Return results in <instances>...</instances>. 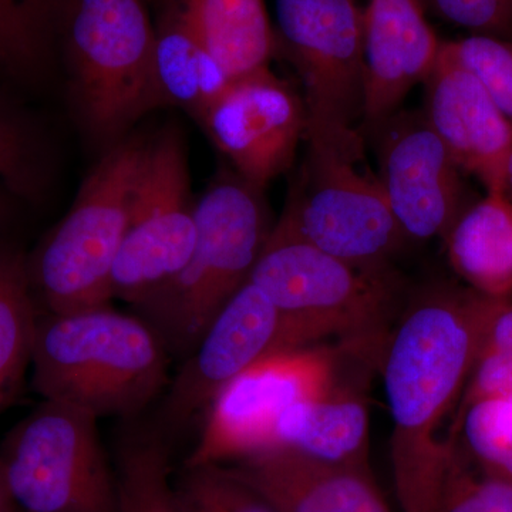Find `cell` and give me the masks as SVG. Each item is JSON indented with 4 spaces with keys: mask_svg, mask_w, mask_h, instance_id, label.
<instances>
[{
    "mask_svg": "<svg viewBox=\"0 0 512 512\" xmlns=\"http://www.w3.org/2000/svg\"><path fill=\"white\" fill-rule=\"evenodd\" d=\"M507 301V299H505ZM501 301L473 289L421 296L387 336L382 375L393 431L390 458L402 512H433L458 440L440 439L456 412L485 330Z\"/></svg>",
    "mask_w": 512,
    "mask_h": 512,
    "instance_id": "6da1fadb",
    "label": "cell"
},
{
    "mask_svg": "<svg viewBox=\"0 0 512 512\" xmlns=\"http://www.w3.org/2000/svg\"><path fill=\"white\" fill-rule=\"evenodd\" d=\"M168 353L147 320L110 305L39 313L32 387L97 417H133L168 386Z\"/></svg>",
    "mask_w": 512,
    "mask_h": 512,
    "instance_id": "7a4b0ae2",
    "label": "cell"
},
{
    "mask_svg": "<svg viewBox=\"0 0 512 512\" xmlns=\"http://www.w3.org/2000/svg\"><path fill=\"white\" fill-rule=\"evenodd\" d=\"M197 239L187 265L137 308L168 353L187 356L222 306L249 281L272 227L262 190L237 174L195 202Z\"/></svg>",
    "mask_w": 512,
    "mask_h": 512,
    "instance_id": "3957f363",
    "label": "cell"
},
{
    "mask_svg": "<svg viewBox=\"0 0 512 512\" xmlns=\"http://www.w3.org/2000/svg\"><path fill=\"white\" fill-rule=\"evenodd\" d=\"M249 281L281 319L282 350L340 338L370 350L383 342L394 291L383 268L342 261L306 244L275 222Z\"/></svg>",
    "mask_w": 512,
    "mask_h": 512,
    "instance_id": "277c9868",
    "label": "cell"
},
{
    "mask_svg": "<svg viewBox=\"0 0 512 512\" xmlns=\"http://www.w3.org/2000/svg\"><path fill=\"white\" fill-rule=\"evenodd\" d=\"M147 148L141 137L114 144L84 180L66 217L28 256L39 313L66 315L110 305L111 274Z\"/></svg>",
    "mask_w": 512,
    "mask_h": 512,
    "instance_id": "5b68a950",
    "label": "cell"
},
{
    "mask_svg": "<svg viewBox=\"0 0 512 512\" xmlns=\"http://www.w3.org/2000/svg\"><path fill=\"white\" fill-rule=\"evenodd\" d=\"M147 0H69L66 46L80 116L97 140L117 144L156 110V26Z\"/></svg>",
    "mask_w": 512,
    "mask_h": 512,
    "instance_id": "8992f818",
    "label": "cell"
},
{
    "mask_svg": "<svg viewBox=\"0 0 512 512\" xmlns=\"http://www.w3.org/2000/svg\"><path fill=\"white\" fill-rule=\"evenodd\" d=\"M306 156L278 224L312 247L365 268H383L406 235L379 177L363 170V138H306Z\"/></svg>",
    "mask_w": 512,
    "mask_h": 512,
    "instance_id": "52a82bcc",
    "label": "cell"
},
{
    "mask_svg": "<svg viewBox=\"0 0 512 512\" xmlns=\"http://www.w3.org/2000/svg\"><path fill=\"white\" fill-rule=\"evenodd\" d=\"M97 417L43 400L0 444V473L20 512H120Z\"/></svg>",
    "mask_w": 512,
    "mask_h": 512,
    "instance_id": "ba28073f",
    "label": "cell"
},
{
    "mask_svg": "<svg viewBox=\"0 0 512 512\" xmlns=\"http://www.w3.org/2000/svg\"><path fill=\"white\" fill-rule=\"evenodd\" d=\"M276 47L299 74L308 114L305 138L362 136L365 33L359 0H275Z\"/></svg>",
    "mask_w": 512,
    "mask_h": 512,
    "instance_id": "9c48e42d",
    "label": "cell"
},
{
    "mask_svg": "<svg viewBox=\"0 0 512 512\" xmlns=\"http://www.w3.org/2000/svg\"><path fill=\"white\" fill-rule=\"evenodd\" d=\"M197 239L184 137L163 128L148 140L130 221L113 274V298L138 305L190 261Z\"/></svg>",
    "mask_w": 512,
    "mask_h": 512,
    "instance_id": "30bf717a",
    "label": "cell"
},
{
    "mask_svg": "<svg viewBox=\"0 0 512 512\" xmlns=\"http://www.w3.org/2000/svg\"><path fill=\"white\" fill-rule=\"evenodd\" d=\"M338 350H282L262 357L212 400L185 467L224 466L266 450L286 410L338 386Z\"/></svg>",
    "mask_w": 512,
    "mask_h": 512,
    "instance_id": "8fae6325",
    "label": "cell"
},
{
    "mask_svg": "<svg viewBox=\"0 0 512 512\" xmlns=\"http://www.w3.org/2000/svg\"><path fill=\"white\" fill-rule=\"evenodd\" d=\"M198 123L235 174L264 190L292 167L308 114L302 94L266 67L232 80Z\"/></svg>",
    "mask_w": 512,
    "mask_h": 512,
    "instance_id": "7c38bea8",
    "label": "cell"
},
{
    "mask_svg": "<svg viewBox=\"0 0 512 512\" xmlns=\"http://www.w3.org/2000/svg\"><path fill=\"white\" fill-rule=\"evenodd\" d=\"M379 177L406 238L446 237L461 215L460 167L424 114L397 111L373 130Z\"/></svg>",
    "mask_w": 512,
    "mask_h": 512,
    "instance_id": "4fadbf2b",
    "label": "cell"
},
{
    "mask_svg": "<svg viewBox=\"0 0 512 512\" xmlns=\"http://www.w3.org/2000/svg\"><path fill=\"white\" fill-rule=\"evenodd\" d=\"M282 352L281 319L264 292L248 281L239 288L184 357L168 383L167 429L181 430L235 377L271 353Z\"/></svg>",
    "mask_w": 512,
    "mask_h": 512,
    "instance_id": "5bb4252c",
    "label": "cell"
},
{
    "mask_svg": "<svg viewBox=\"0 0 512 512\" xmlns=\"http://www.w3.org/2000/svg\"><path fill=\"white\" fill-rule=\"evenodd\" d=\"M424 84V117L460 170L478 178L487 192H505L512 123L480 77L443 42Z\"/></svg>",
    "mask_w": 512,
    "mask_h": 512,
    "instance_id": "9a60e30c",
    "label": "cell"
},
{
    "mask_svg": "<svg viewBox=\"0 0 512 512\" xmlns=\"http://www.w3.org/2000/svg\"><path fill=\"white\" fill-rule=\"evenodd\" d=\"M365 33L366 94L362 124L375 130L426 82L441 40L423 0H359Z\"/></svg>",
    "mask_w": 512,
    "mask_h": 512,
    "instance_id": "2e32d148",
    "label": "cell"
},
{
    "mask_svg": "<svg viewBox=\"0 0 512 512\" xmlns=\"http://www.w3.org/2000/svg\"><path fill=\"white\" fill-rule=\"evenodd\" d=\"M225 468L261 494L276 512H393L369 467L268 448Z\"/></svg>",
    "mask_w": 512,
    "mask_h": 512,
    "instance_id": "e0dca14e",
    "label": "cell"
},
{
    "mask_svg": "<svg viewBox=\"0 0 512 512\" xmlns=\"http://www.w3.org/2000/svg\"><path fill=\"white\" fill-rule=\"evenodd\" d=\"M369 429L365 400L338 384L286 410L275 424L268 448H288L329 463L369 467Z\"/></svg>",
    "mask_w": 512,
    "mask_h": 512,
    "instance_id": "ac0fdd59",
    "label": "cell"
},
{
    "mask_svg": "<svg viewBox=\"0 0 512 512\" xmlns=\"http://www.w3.org/2000/svg\"><path fill=\"white\" fill-rule=\"evenodd\" d=\"M446 241L450 264L468 288L485 298H511L512 201L505 192H487L461 212Z\"/></svg>",
    "mask_w": 512,
    "mask_h": 512,
    "instance_id": "d6986e66",
    "label": "cell"
},
{
    "mask_svg": "<svg viewBox=\"0 0 512 512\" xmlns=\"http://www.w3.org/2000/svg\"><path fill=\"white\" fill-rule=\"evenodd\" d=\"M175 8L231 79L269 67L276 39L265 0H178Z\"/></svg>",
    "mask_w": 512,
    "mask_h": 512,
    "instance_id": "ffe728a7",
    "label": "cell"
},
{
    "mask_svg": "<svg viewBox=\"0 0 512 512\" xmlns=\"http://www.w3.org/2000/svg\"><path fill=\"white\" fill-rule=\"evenodd\" d=\"M156 107H177L200 121L232 82L181 19L177 8L156 28L153 62Z\"/></svg>",
    "mask_w": 512,
    "mask_h": 512,
    "instance_id": "44dd1931",
    "label": "cell"
},
{
    "mask_svg": "<svg viewBox=\"0 0 512 512\" xmlns=\"http://www.w3.org/2000/svg\"><path fill=\"white\" fill-rule=\"evenodd\" d=\"M37 311L28 255L0 241V414L19 399L32 365Z\"/></svg>",
    "mask_w": 512,
    "mask_h": 512,
    "instance_id": "7402d4cb",
    "label": "cell"
},
{
    "mask_svg": "<svg viewBox=\"0 0 512 512\" xmlns=\"http://www.w3.org/2000/svg\"><path fill=\"white\" fill-rule=\"evenodd\" d=\"M120 512H187L170 478V456L163 436L136 433L121 443L117 456Z\"/></svg>",
    "mask_w": 512,
    "mask_h": 512,
    "instance_id": "603a6c76",
    "label": "cell"
},
{
    "mask_svg": "<svg viewBox=\"0 0 512 512\" xmlns=\"http://www.w3.org/2000/svg\"><path fill=\"white\" fill-rule=\"evenodd\" d=\"M481 471L512 481V394L471 404L448 433Z\"/></svg>",
    "mask_w": 512,
    "mask_h": 512,
    "instance_id": "cb8c5ba5",
    "label": "cell"
},
{
    "mask_svg": "<svg viewBox=\"0 0 512 512\" xmlns=\"http://www.w3.org/2000/svg\"><path fill=\"white\" fill-rule=\"evenodd\" d=\"M0 181L15 197L36 201L45 187L43 141L25 111L0 96Z\"/></svg>",
    "mask_w": 512,
    "mask_h": 512,
    "instance_id": "d4e9b609",
    "label": "cell"
},
{
    "mask_svg": "<svg viewBox=\"0 0 512 512\" xmlns=\"http://www.w3.org/2000/svg\"><path fill=\"white\" fill-rule=\"evenodd\" d=\"M47 45L39 12L29 0H0V73L15 82H43Z\"/></svg>",
    "mask_w": 512,
    "mask_h": 512,
    "instance_id": "484cf974",
    "label": "cell"
},
{
    "mask_svg": "<svg viewBox=\"0 0 512 512\" xmlns=\"http://www.w3.org/2000/svg\"><path fill=\"white\" fill-rule=\"evenodd\" d=\"M512 394V302L501 301L490 320L451 430L471 404Z\"/></svg>",
    "mask_w": 512,
    "mask_h": 512,
    "instance_id": "4316f807",
    "label": "cell"
},
{
    "mask_svg": "<svg viewBox=\"0 0 512 512\" xmlns=\"http://www.w3.org/2000/svg\"><path fill=\"white\" fill-rule=\"evenodd\" d=\"M174 487L187 512H276L224 466L185 467Z\"/></svg>",
    "mask_w": 512,
    "mask_h": 512,
    "instance_id": "83f0119b",
    "label": "cell"
},
{
    "mask_svg": "<svg viewBox=\"0 0 512 512\" xmlns=\"http://www.w3.org/2000/svg\"><path fill=\"white\" fill-rule=\"evenodd\" d=\"M433 512H512V481L481 471L458 440Z\"/></svg>",
    "mask_w": 512,
    "mask_h": 512,
    "instance_id": "f1b7e54d",
    "label": "cell"
},
{
    "mask_svg": "<svg viewBox=\"0 0 512 512\" xmlns=\"http://www.w3.org/2000/svg\"><path fill=\"white\" fill-rule=\"evenodd\" d=\"M447 43L458 59L480 77L512 123V40L470 35Z\"/></svg>",
    "mask_w": 512,
    "mask_h": 512,
    "instance_id": "f546056e",
    "label": "cell"
},
{
    "mask_svg": "<svg viewBox=\"0 0 512 512\" xmlns=\"http://www.w3.org/2000/svg\"><path fill=\"white\" fill-rule=\"evenodd\" d=\"M441 19L470 35L512 40V0H423Z\"/></svg>",
    "mask_w": 512,
    "mask_h": 512,
    "instance_id": "4dcf8cb0",
    "label": "cell"
},
{
    "mask_svg": "<svg viewBox=\"0 0 512 512\" xmlns=\"http://www.w3.org/2000/svg\"><path fill=\"white\" fill-rule=\"evenodd\" d=\"M12 197H15V195L0 181V241H2L3 229L8 225L10 210H12V208H10Z\"/></svg>",
    "mask_w": 512,
    "mask_h": 512,
    "instance_id": "1f68e13d",
    "label": "cell"
},
{
    "mask_svg": "<svg viewBox=\"0 0 512 512\" xmlns=\"http://www.w3.org/2000/svg\"><path fill=\"white\" fill-rule=\"evenodd\" d=\"M0 512H19L12 495L9 493L8 485L3 480L2 473H0Z\"/></svg>",
    "mask_w": 512,
    "mask_h": 512,
    "instance_id": "d6a6232c",
    "label": "cell"
},
{
    "mask_svg": "<svg viewBox=\"0 0 512 512\" xmlns=\"http://www.w3.org/2000/svg\"><path fill=\"white\" fill-rule=\"evenodd\" d=\"M505 194L508 195V198L512 201V156L510 158V164H508L507 171V185H505Z\"/></svg>",
    "mask_w": 512,
    "mask_h": 512,
    "instance_id": "836d02e7",
    "label": "cell"
},
{
    "mask_svg": "<svg viewBox=\"0 0 512 512\" xmlns=\"http://www.w3.org/2000/svg\"><path fill=\"white\" fill-rule=\"evenodd\" d=\"M20 512V511H19Z\"/></svg>",
    "mask_w": 512,
    "mask_h": 512,
    "instance_id": "e575fe53",
    "label": "cell"
}]
</instances>
